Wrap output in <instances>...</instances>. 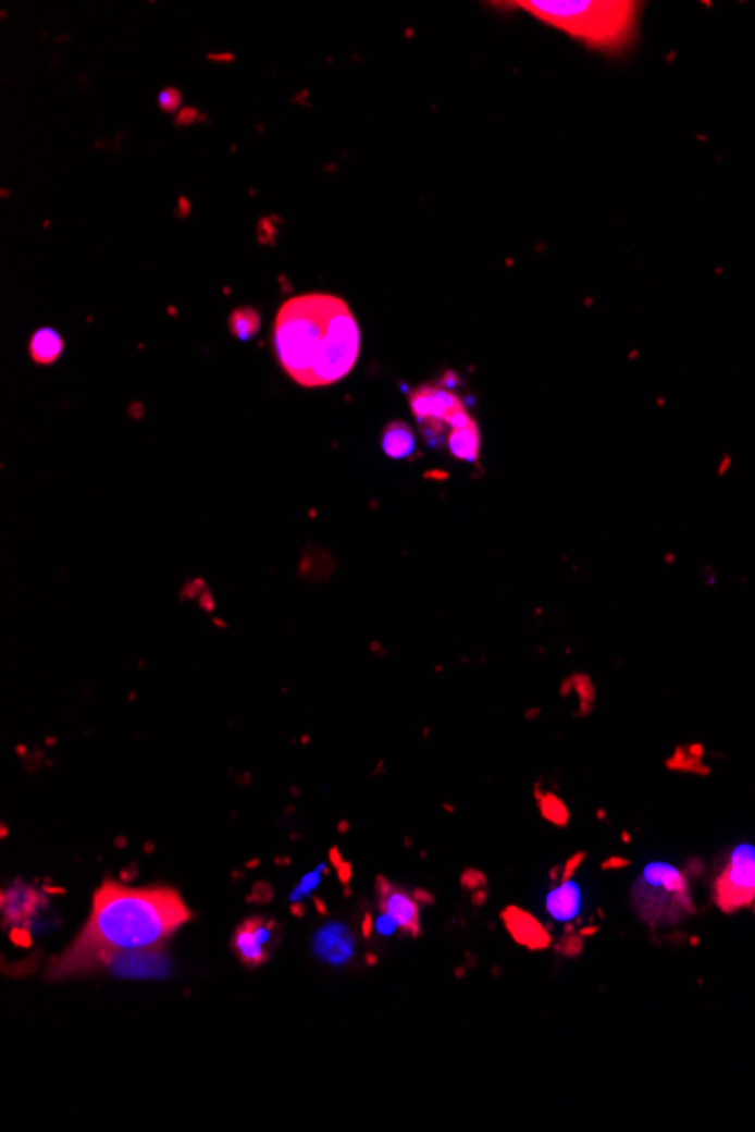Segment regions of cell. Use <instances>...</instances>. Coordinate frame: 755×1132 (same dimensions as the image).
<instances>
[{"label":"cell","mask_w":755,"mask_h":1132,"mask_svg":"<svg viewBox=\"0 0 755 1132\" xmlns=\"http://www.w3.org/2000/svg\"><path fill=\"white\" fill-rule=\"evenodd\" d=\"M378 893H381V896H378L381 911L396 922L398 930L417 936L421 930V913H419L417 900L410 896V893H405L396 886H389L385 879L378 882Z\"/></svg>","instance_id":"10"},{"label":"cell","mask_w":755,"mask_h":1132,"mask_svg":"<svg viewBox=\"0 0 755 1132\" xmlns=\"http://www.w3.org/2000/svg\"><path fill=\"white\" fill-rule=\"evenodd\" d=\"M276 943V925L268 918H249L231 938V949L238 961L247 968H258L270 959V951Z\"/></svg>","instance_id":"7"},{"label":"cell","mask_w":755,"mask_h":1132,"mask_svg":"<svg viewBox=\"0 0 755 1132\" xmlns=\"http://www.w3.org/2000/svg\"><path fill=\"white\" fill-rule=\"evenodd\" d=\"M381 445L389 459H408L417 453V434L410 423L389 421L383 430Z\"/></svg>","instance_id":"12"},{"label":"cell","mask_w":755,"mask_h":1132,"mask_svg":"<svg viewBox=\"0 0 755 1132\" xmlns=\"http://www.w3.org/2000/svg\"><path fill=\"white\" fill-rule=\"evenodd\" d=\"M159 107L165 113H177V109L182 107V91H177L174 86H165L159 94Z\"/></svg>","instance_id":"18"},{"label":"cell","mask_w":755,"mask_h":1132,"mask_svg":"<svg viewBox=\"0 0 755 1132\" xmlns=\"http://www.w3.org/2000/svg\"><path fill=\"white\" fill-rule=\"evenodd\" d=\"M182 115H186V118H182V121H177V123H180V125H186V123H190V121H193V115H195V111H190V109H188V111H184Z\"/></svg>","instance_id":"20"},{"label":"cell","mask_w":755,"mask_h":1132,"mask_svg":"<svg viewBox=\"0 0 755 1132\" xmlns=\"http://www.w3.org/2000/svg\"><path fill=\"white\" fill-rule=\"evenodd\" d=\"M319 875H322V871H317V873L306 875V877L299 882V886L295 888L293 896H289V902H301L304 898H308L310 893L317 888V884H319Z\"/></svg>","instance_id":"19"},{"label":"cell","mask_w":755,"mask_h":1132,"mask_svg":"<svg viewBox=\"0 0 755 1132\" xmlns=\"http://www.w3.org/2000/svg\"><path fill=\"white\" fill-rule=\"evenodd\" d=\"M228 331L240 342H249L260 331V312L249 306H240L228 315Z\"/></svg>","instance_id":"16"},{"label":"cell","mask_w":755,"mask_h":1132,"mask_svg":"<svg viewBox=\"0 0 755 1132\" xmlns=\"http://www.w3.org/2000/svg\"><path fill=\"white\" fill-rule=\"evenodd\" d=\"M463 407V401L444 384H421L410 394L412 416L432 448L448 443L450 419Z\"/></svg>","instance_id":"5"},{"label":"cell","mask_w":755,"mask_h":1132,"mask_svg":"<svg viewBox=\"0 0 755 1132\" xmlns=\"http://www.w3.org/2000/svg\"><path fill=\"white\" fill-rule=\"evenodd\" d=\"M30 357L33 362L39 367H50L60 360L64 353V340L54 331V328H39V331L30 337Z\"/></svg>","instance_id":"13"},{"label":"cell","mask_w":755,"mask_h":1132,"mask_svg":"<svg viewBox=\"0 0 755 1132\" xmlns=\"http://www.w3.org/2000/svg\"><path fill=\"white\" fill-rule=\"evenodd\" d=\"M312 955L319 963L331 968H344L356 959V934L344 922H326L312 934Z\"/></svg>","instance_id":"8"},{"label":"cell","mask_w":755,"mask_h":1132,"mask_svg":"<svg viewBox=\"0 0 755 1132\" xmlns=\"http://www.w3.org/2000/svg\"><path fill=\"white\" fill-rule=\"evenodd\" d=\"M518 8L595 50L620 52L635 35L641 5L627 0H522Z\"/></svg>","instance_id":"3"},{"label":"cell","mask_w":755,"mask_h":1132,"mask_svg":"<svg viewBox=\"0 0 755 1132\" xmlns=\"http://www.w3.org/2000/svg\"><path fill=\"white\" fill-rule=\"evenodd\" d=\"M109 972L123 979H163L170 970L168 957L159 949L148 951H129V955H119L104 963Z\"/></svg>","instance_id":"9"},{"label":"cell","mask_w":755,"mask_h":1132,"mask_svg":"<svg viewBox=\"0 0 755 1132\" xmlns=\"http://www.w3.org/2000/svg\"><path fill=\"white\" fill-rule=\"evenodd\" d=\"M507 922H509L511 932L516 934V938H518L520 943L532 945V947H543V945L547 943L545 932L541 930L539 922L532 920L530 915L518 913V911H516V913H509V915H507Z\"/></svg>","instance_id":"17"},{"label":"cell","mask_w":755,"mask_h":1132,"mask_svg":"<svg viewBox=\"0 0 755 1132\" xmlns=\"http://www.w3.org/2000/svg\"><path fill=\"white\" fill-rule=\"evenodd\" d=\"M190 920V909L180 893L165 886H123L104 882L94 896L91 915L82 934L52 963L48 976L64 979L104 968L129 951L163 947Z\"/></svg>","instance_id":"1"},{"label":"cell","mask_w":755,"mask_h":1132,"mask_svg":"<svg viewBox=\"0 0 755 1132\" xmlns=\"http://www.w3.org/2000/svg\"><path fill=\"white\" fill-rule=\"evenodd\" d=\"M577 907H579V893H577V886L572 882H564L559 888H555V890L549 893L547 909L557 920L574 918Z\"/></svg>","instance_id":"15"},{"label":"cell","mask_w":755,"mask_h":1132,"mask_svg":"<svg viewBox=\"0 0 755 1132\" xmlns=\"http://www.w3.org/2000/svg\"><path fill=\"white\" fill-rule=\"evenodd\" d=\"M715 905L726 913L755 905V852L751 848H738L726 859L715 879Z\"/></svg>","instance_id":"6"},{"label":"cell","mask_w":755,"mask_h":1132,"mask_svg":"<svg viewBox=\"0 0 755 1132\" xmlns=\"http://www.w3.org/2000/svg\"><path fill=\"white\" fill-rule=\"evenodd\" d=\"M631 905L638 918L649 927L679 925L694 911L685 875L663 863H654L638 877L631 890Z\"/></svg>","instance_id":"4"},{"label":"cell","mask_w":755,"mask_h":1132,"mask_svg":"<svg viewBox=\"0 0 755 1132\" xmlns=\"http://www.w3.org/2000/svg\"><path fill=\"white\" fill-rule=\"evenodd\" d=\"M446 448L450 451V455H453L457 462H469V464L478 462V457H480V448H482V436H480V428H478V423H471V426H467V428L450 430Z\"/></svg>","instance_id":"14"},{"label":"cell","mask_w":755,"mask_h":1132,"mask_svg":"<svg viewBox=\"0 0 755 1132\" xmlns=\"http://www.w3.org/2000/svg\"><path fill=\"white\" fill-rule=\"evenodd\" d=\"M360 344L358 319L335 294L310 292L279 308L274 321L279 365L306 390L344 380L358 365Z\"/></svg>","instance_id":"2"},{"label":"cell","mask_w":755,"mask_h":1132,"mask_svg":"<svg viewBox=\"0 0 755 1132\" xmlns=\"http://www.w3.org/2000/svg\"><path fill=\"white\" fill-rule=\"evenodd\" d=\"M44 896L33 886L16 882L12 888L3 893V920L10 927H23L33 920L35 913L41 911Z\"/></svg>","instance_id":"11"}]
</instances>
